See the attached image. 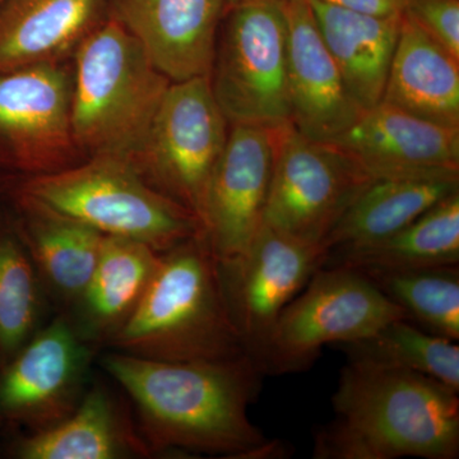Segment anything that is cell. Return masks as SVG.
I'll return each instance as SVG.
<instances>
[{"label":"cell","instance_id":"6da1fadb","mask_svg":"<svg viewBox=\"0 0 459 459\" xmlns=\"http://www.w3.org/2000/svg\"><path fill=\"white\" fill-rule=\"evenodd\" d=\"M101 367L134 404L151 455L241 459L267 440L247 416L265 376L252 356L166 362L111 351Z\"/></svg>","mask_w":459,"mask_h":459},{"label":"cell","instance_id":"7a4b0ae2","mask_svg":"<svg viewBox=\"0 0 459 459\" xmlns=\"http://www.w3.org/2000/svg\"><path fill=\"white\" fill-rule=\"evenodd\" d=\"M332 402L337 418L316 433V459L458 458V392L433 377L349 361Z\"/></svg>","mask_w":459,"mask_h":459},{"label":"cell","instance_id":"3957f363","mask_svg":"<svg viewBox=\"0 0 459 459\" xmlns=\"http://www.w3.org/2000/svg\"><path fill=\"white\" fill-rule=\"evenodd\" d=\"M107 346L166 362L249 355L230 314L221 265L204 234L160 255L140 304Z\"/></svg>","mask_w":459,"mask_h":459},{"label":"cell","instance_id":"277c9868","mask_svg":"<svg viewBox=\"0 0 459 459\" xmlns=\"http://www.w3.org/2000/svg\"><path fill=\"white\" fill-rule=\"evenodd\" d=\"M170 83L140 41L105 18L74 51L72 128L82 155L132 164Z\"/></svg>","mask_w":459,"mask_h":459},{"label":"cell","instance_id":"5b68a950","mask_svg":"<svg viewBox=\"0 0 459 459\" xmlns=\"http://www.w3.org/2000/svg\"><path fill=\"white\" fill-rule=\"evenodd\" d=\"M14 192L105 237L140 241L157 253L204 234L195 214L117 157H89L65 170L30 177Z\"/></svg>","mask_w":459,"mask_h":459},{"label":"cell","instance_id":"8992f818","mask_svg":"<svg viewBox=\"0 0 459 459\" xmlns=\"http://www.w3.org/2000/svg\"><path fill=\"white\" fill-rule=\"evenodd\" d=\"M210 81L229 126L276 129L291 123L282 4L255 2L226 8Z\"/></svg>","mask_w":459,"mask_h":459},{"label":"cell","instance_id":"52a82bcc","mask_svg":"<svg viewBox=\"0 0 459 459\" xmlns=\"http://www.w3.org/2000/svg\"><path fill=\"white\" fill-rule=\"evenodd\" d=\"M282 310L258 362L264 374L310 367L323 346L376 333L388 323L409 319L369 277L353 268L322 265Z\"/></svg>","mask_w":459,"mask_h":459},{"label":"cell","instance_id":"ba28073f","mask_svg":"<svg viewBox=\"0 0 459 459\" xmlns=\"http://www.w3.org/2000/svg\"><path fill=\"white\" fill-rule=\"evenodd\" d=\"M229 129L210 75L171 82L131 165L151 186L186 207L201 222L205 192Z\"/></svg>","mask_w":459,"mask_h":459},{"label":"cell","instance_id":"9c48e42d","mask_svg":"<svg viewBox=\"0 0 459 459\" xmlns=\"http://www.w3.org/2000/svg\"><path fill=\"white\" fill-rule=\"evenodd\" d=\"M370 181L336 148L286 124L277 129L263 225L323 247L352 199Z\"/></svg>","mask_w":459,"mask_h":459},{"label":"cell","instance_id":"30bf717a","mask_svg":"<svg viewBox=\"0 0 459 459\" xmlns=\"http://www.w3.org/2000/svg\"><path fill=\"white\" fill-rule=\"evenodd\" d=\"M74 72L63 62L0 74V168L36 177L83 161L72 128Z\"/></svg>","mask_w":459,"mask_h":459},{"label":"cell","instance_id":"8fae6325","mask_svg":"<svg viewBox=\"0 0 459 459\" xmlns=\"http://www.w3.org/2000/svg\"><path fill=\"white\" fill-rule=\"evenodd\" d=\"M95 347L65 314L41 327L0 373V418L48 430L77 409L87 388Z\"/></svg>","mask_w":459,"mask_h":459},{"label":"cell","instance_id":"7c38bea8","mask_svg":"<svg viewBox=\"0 0 459 459\" xmlns=\"http://www.w3.org/2000/svg\"><path fill=\"white\" fill-rule=\"evenodd\" d=\"M325 259L322 247L263 225L241 255L220 262L230 314L256 362L281 313Z\"/></svg>","mask_w":459,"mask_h":459},{"label":"cell","instance_id":"4fadbf2b","mask_svg":"<svg viewBox=\"0 0 459 459\" xmlns=\"http://www.w3.org/2000/svg\"><path fill=\"white\" fill-rule=\"evenodd\" d=\"M325 143L369 180L459 179V128L428 122L383 101Z\"/></svg>","mask_w":459,"mask_h":459},{"label":"cell","instance_id":"5bb4252c","mask_svg":"<svg viewBox=\"0 0 459 459\" xmlns=\"http://www.w3.org/2000/svg\"><path fill=\"white\" fill-rule=\"evenodd\" d=\"M277 129L230 126L201 213L204 240L220 262L241 255L263 226Z\"/></svg>","mask_w":459,"mask_h":459},{"label":"cell","instance_id":"9a60e30c","mask_svg":"<svg viewBox=\"0 0 459 459\" xmlns=\"http://www.w3.org/2000/svg\"><path fill=\"white\" fill-rule=\"evenodd\" d=\"M287 23V81L291 124L305 137L334 140L362 111L320 36L307 0L282 3Z\"/></svg>","mask_w":459,"mask_h":459},{"label":"cell","instance_id":"2e32d148","mask_svg":"<svg viewBox=\"0 0 459 459\" xmlns=\"http://www.w3.org/2000/svg\"><path fill=\"white\" fill-rule=\"evenodd\" d=\"M226 0H108L114 17L171 82L210 75Z\"/></svg>","mask_w":459,"mask_h":459},{"label":"cell","instance_id":"e0dca14e","mask_svg":"<svg viewBox=\"0 0 459 459\" xmlns=\"http://www.w3.org/2000/svg\"><path fill=\"white\" fill-rule=\"evenodd\" d=\"M16 232L40 277L45 295L69 316L80 303L98 264L104 235L86 223L13 193Z\"/></svg>","mask_w":459,"mask_h":459},{"label":"cell","instance_id":"ac0fdd59","mask_svg":"<svg viewBox=\"0 0 459 459\" xmlns=\"http://www.w3.org/2000/svg\"><path fill=\"white\" fill-rule=\"evenodd\" d=\"M108 16V0H2L0 74L63 62Z\"/></svg>","mask_w":459,"mask_h":459},{"label":"cell","instance_id":"d6986e66","mask_svg":"<svg viewBox=\"0 0 459 459\" xmlns=\"http://www.w3.org/2000/svg\"><path fill=\"white\" fill-rule=\"evenodd\" d=\"M21 459H124L151 457L126 406L101 383L87 388L77 409L48 430L21 437Z\"/></svg>","mask_w":459,"mask_h":459},{"label":"cell","instance_id":"ffe728a7","mask_svg":"<svg viewBox=\"0 0 459 459\" xmlns=\"http://www.w3.org/2000/svg\"><path fill=\"white\" fill-rule=\"evenodd\" d=\"M320 36L355 104L364 113L380 104L402 17L379 18L307 0Z\"/></svg>","mask_w":459,"mask_h":459},{"label":"cell","instance_id":"44dd1931","mask_svg":"<svg viewBox=\"0 0 459 459\" xmlns=\"http://www.w3.org/2000/svg\"><path fill=\"white\" fill-rule=\"evenodd\" d=\"M160 255L129 238H102L98 264L69 319L93 347L108 341L131 318L155 273Z\"/></svg>","mask_w":459,"mask_h":459},{"label":"cell","instance_id":"7402d4cb","mask_svg":"<svg viewBox=\"0 0 459 459\" xmlns=\"http://www.w3.org/2000/svg\"><path fill=\"white\" fill-rule=\"evenodd\" d=\"M382 101L428 122L459 128V59L404 14Z\"/></svg>","mask_w":459,"mask_h":459},{"label":"cell","instance_id":"603a6c76","mask_svg":"<svg viewBox=\"0 0 459 459\" xmlns=\"http://www.w3.org/2000/svg\"><path fill=\"white\" fill-rule=\"evenodd\" d=\"M458 189L459 179L370 181L325 238V259L364 249L397 234Z\"/></svg>","mask_w":459,"mask_h":459},{"label":"cell","instance_id":"cb8c5ba5","mask_svg":"<svg viewBox=\"0 0 459 459\" xmlns=\"http://www.w3.org/2000/svg\"><path fill=\"white\" fill-rule=\"evenodd\" d=\"M459 263V189L397 234L373 246L325 259L323 265L367 270H412Z\"/></svg>","mask_w":459,"mask_h":459},{"label":"cell","instance_id":"d4e9b609","mask_svg":"<svg viewBox=\"0 0 459 459\" xmlns=\"http://www.w3.org/2000/svg\"><path fill=\"white\" fill-rule=\"evenodd\" d=\"M351 362L424 374L459 394V347L409 319L388 323L370 336L341 343Z\"/></svg>","mask_w":459,"mask_h":459},{"label":"cell","instance_id":"484cf974","mask_svg":"<svg viewBox=\"0 0 459 459\" xmlns=\"http://www.w3.org/2000/svg\"><path fill=\"white\" fill-rule=\"evenodd\" d=\"M411 322L431 333L459 340V268L360 271Z\"/></svg>","mask_w":459,"mask_h":459},{"label":"cell","instance_id":"4316f807","mask_svg":"<svg viewBox=\"0 0 459 459\" xmlns=\"http://www.w3.org/2000/svg\"><path fill=\"white\" fill-rule=\"evenodd\" d=\"M45 296L16 230H0V368L41 328Z\"/></svg>","mask_w":459,"mask_h":459},{"label":"cell","instance_id":"83f0119b","mask_svg":"<svg viewBox=\"0 0 459 459\" xmlns=\"http://www.w3.org/2000/svg\"><path fill=\"white\" fill-rule=\"evenodd\" d=\"M403 14L459 59V0H406Z\"/></svg>","mask_w":459,"mask_h":459},{"label":"cell","instance_id":"f1b7e54d","mask_svg":"<svg viewBox=\"0 0 459 459\" xmlns=\"http://www.w3.org/2000/svg\"><path fill=\"white\" fill-rule=\"evenodd\" d=\"M346 11L379 18L403 16L406 0H320Z\"/></svg>","mask_w":459,"mask_h":459},{"label":"cell","instance_id":"f546056e","mask_svg":"<svg viewBox=\"0 0 459 459\" xmlns=\"http://www.w3.org/2000/svg\"><path fill=\"white\" fill-rule=\"evenodd\" d=\"M228 2V7L230 5H237L243 4V3H255V2H270V3H279V4H282V3L289 2V0H226ZM226 7V8H228Z\"/></svg>","mask_w":459,"mask_h":459},{"label":"cell","instance_id":"4dcf8cb0","mask_svg":"<svg viewBox=\"0 0 459 459\" xmlns=\"http://www.w3.org/2000/svg\"><path fill=\"white\" fill-rule=\"evenodd\" d=\"M0 2H2V0H0Z\"/></svg>","mask_w":459,"mask_h":459}]
</instances>
